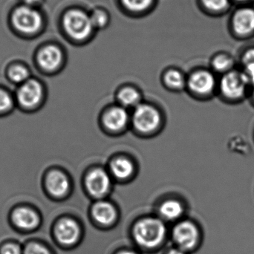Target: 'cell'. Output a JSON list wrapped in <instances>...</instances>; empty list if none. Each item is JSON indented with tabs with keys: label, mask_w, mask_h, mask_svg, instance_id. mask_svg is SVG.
<instances>
[{
	"label": "cell",
	"mask_w": 254,
	"mask_h": 254,
	"mask_svg": "<svg viewBox=\"0 0 254 254\" xmlns=\"http://www.w3.org/2000/svg\"><path fill=\"white\" fill-rule=\"evenodd\" d=\"M251 88L250 83L241 68H236L221 76L218 82L217 92L225 102L237 104L249 99Z\"/></svg>",
	"instance_id": "6da1fadb"
},
{
	"label": "cell",
	"mask_w": 254,
	"mask_h": 254,
	"mask_svg": "<svg viewBox=\"0 0 254 254\" xmlns=\"http://www.w3.org/2000/svg\"><path fill=\"white\" fill-rule=\"evenodd\" d=\"M9 223L14 231L28 234L40 229L43 222L41 213L30 204L16 205L9 212Z\"/></svg>",
	"instance_id": "7a4b0ae2"
},
{
	"label": "cell",
	"mask_w": 254,
	"mask_h": 254,
	"mask_svg": "<svg viewBox=\"0 0 254 254\" xmlns=\"http://www.w3.org/2000/svg\"><path fill=\"white\" fill-rule=\"evenodd\" d=\"M136 243L146 249L159 246L165 238L166 228L164 223L155 218H146L139 221L133 230Z\"/></svg>",
	"instance_id": "3957f363"
},
{
	"label": "cell",
	"mask_w": 254,
	"mask_h": 254,
	"mask_svg": "<svg viewBox=\"0 0 254 254\" xmlns=\"http://www.w3.org/2000/svg\"><path fill=\"white\" fill-rule=\"evenodd\" d=\"M44 87L40 80L31 78L18 86L15 101L21 110L32 111L38 109L44 99Z\"/></svg>",
	"instance_id": "277c9868"
},
{
	"label": "cell",
	"mask_w": 254,
	"mask_h": 254,
	"mask_svg": "<svg viewBox=\"0 0 254 254\" xmlns=\"http://www.w3.org/2000/svg\"><path fill=\"white\" fill-rule=\"evenodd\" d=\"M63 25L68 36L75 40L86 39L94 28L91 16L78 9L66 12L63 19Z\"/></svg>",
	"instance_id": "5b68a950"
},
{
	"label": "cell",
	"mask_w": 254,
	"mask_h": 254,
	"mask_svg": "<svg viewBox=\"0 0 254 254\" xmlns=\"http://www.w3.org/2000/svg\"><path fill=\"white\" fill-rule=\"evenodd\" d=\"M11 20L16 31L27 34L38 32L43 23L41 13L35 7L25 4L13 10Z\"/></svg>",
	"instance_id": "8992f818"
},
{
	"label": "cell",
	"mask_w": 254,
	"mask_h": 254,
	"mask_svg": "<svg viewBox=\"0 0 254 254\" xmlns=\"http://www.w3.org/2000/svg\"><path fill=\"white\" fill-rule=\"evenodd\" d=\"M53 235L55 240L64 246H71L80 237V227L71 218L59 219L54 226Z\"/></svg>",
	"instance_id": "52a82bcc"
},
{
	"label": "cell",
	"mask_w": 254,
	"mask_h": 254,
	"mask_svg": "<svg viewBox=\"0 0 254 254\" xmlns=\"http://www.w3.org/2000/svg\"><path fill=\"white\" fill-rule=\"evenodd\" d=\"M160 115L153 107L146 104H139L133 114V124L138 131L150 132L158 127Z\"/></svg>",
	"instance_id": "ba28073f"
},
{
	"label": "cell",
	"mask_w": 254,
	"mask_h": 254,
	"mask_svg": "<svg viewBox=\"0 0 254 254\" xmlns=\"http://www.w3.org/2000/svg\"><path fill=\"white\" fill-rule=\"evenodd\" d=\"M218 82L219 80L216 79L214 73L201 70L191 75L189 86L195 93L203 96H208L217 92Z\"/></svg>",
	"instance_id": "9c48e42d"
},
{
	"label": "cell",
	"mask_w": 254,
	"mask_h": 254,
	"mask_svg": "<svg viewBox=\"0 0 254 254\" xmlns=\"http://www.w3.org/2000/svg\"><path fill=\"white\" fill-rule=\"evenodd\" d=\"M173 238L182 250H190L198 243L199 233L198 228L191 222H181L175 227Z\"/></svg>",
	"instance_id": "30bf717a"
},
{
	"label": "cell",
	"mask_w": 254,
	"mask_h": 254,
	"mask_svg": "<svg viewBox=\"0 0 254 254\" xmlns=\"http://www.w3.org/2000/svg\"><path fill=\"white\" fill-rule=\"evenodd\" d=\"M62 51L55 45H48L42 48L36 57L39 68L46 71H53L62 64Z\"/></svg>",
	"instance_id": "8fae6325"
},
{
	"label": "cell",
	"mask_w": 254,
	"mask_h": 254,
	"mask_svg": "<svg viewBox=\"0 0 254 254\" xmlns=\"http://www.w3.org/2000/svg\"><path fill=\"white\" fill-rule=\"evenodd\" d=\"M88 191L95 197H101L107 193L111 185V179L102 169H95L90 172L86 179Z\"/></svg>",
	"instance_id": "7c38bea8"
},
{
	"label": "cell",
	"mask_w": 254,
	"mask_h": 254,
	"mask_svg": "<svg viewBox=\"0 0 254 254\" xmlns=\"http://www.w3.org/2000/svg\"><path fill=\"white\" fill-rule=\"evenodd\" d=\"M45 187L51 195L55 198H61L69 190L70 183L66 175L60 170H54L46 176Z\"/></svg>",
	"instance_id": "4fadbf2b"
},
{
	"label": "cell",
	"mask_w": 254,
	"mask_h": 254,
	"mask_svg": "<svg viewBox=\"0 0 254 254\" xmlns=\"http://www.w3.org/2000/svg\"><path fill=\"white\" fill-rule=\"evenodd\" d=\"M233 29L236 34L247 36L254 32V9L242 7L234 13L232 19Z\"/></svg>",
	"instance_id": "5bb4252c"
},
{
	"label": "cell",
	"mask_w": 254,
	"mask_h": 254,
	"mask_svg": "<svg viewBox=\"0 0 254 254\" xmlns=\"http://www.w3.org/2000/svg\"><path fill=\"white\" fill-rule=\"evenodd\" d=\"M116 210L113 204L107 201H99L94 205L92 215L97 222L102 225H110L116 218Z\"/></svg>",
	"instance_id": "9a60e30c"
},
{
	"label": "cell",
	"mask_w": 254,
	"mask_h": 254,
	"mask_svg": "<svg viewBox=\"0 0 254 254\" xmlns=\"http://www.w3.org/2000/svg\"><path fill=\"white\" fill-rule=\"evenodd\" d=\"M128 115L122 107H115L106 114L104 124L111 130H120L128 123Z\"/></svg>",
	"instance_id": "2e32d148"
},
{
	"label": "cell",
	"mask_w": 254,
	"mask_h": 254,
	"mask_svg": "<svg viewBox=\"0 0 254 254\" xmlns=\"http://www.w3.org/2000/svg\"><path fill=\"white\" fill-rule=\"evenodd\" d=\"M214 72L221 76L235 69V61L232 57L226 54H220L213 58L211 63Z\"/></svg>",
	"instance_id": "e0dca14e"
},
{
	"label": "cell",
	"mask_w": 254,
	"mask_h": 254,
	"mask_svg": "<svg viewBox=\"0 0 254 254\" xmlns=\"http://www.w3.org/2000/svg\"><path fill=\"white\" fill-rule=\"evenodd\" d=\"M7 78L10 83L18 86L31 79L30 70L22 64H15L7 70Z\"/></svg>",
	"instance_id": "ac0fdd59"
},
{
	"label": "cell",
	"mask_w": 254,
	"mask_h": 254,
	"mask_svg": "<svg viewBox=\"0 0 254 254\" xmlns=\"http://www.w3.org/2000/svg\"><path fill=\"white\" fill-rule=\"evenodd\" d=\"M111 171L118 179H125L132 174L134 167L129 160L125 158H119L112 163Z\"/></svg>",
	"instance_id": "d6986e66"
},
{
	"label": "cell",
	"mask_w": 254,
	"mask_h": 254,
	"mask_svg": "<svg viewBox=\"0 0 254 254\" xmlns=\"http://www.w3.org/2000/svg\"><path fill=\"white\" fill-rule=\"evenodd\" d=\"M183 207L179 201L176 200H168L161 204L160 213L164 219L175 220L182 216Z\"/></svg>",
	"instance_id": "ffe728a7"
},
{
	"label": "cell",
	"mask_w": 254,
	"mask_h": 254,
	"mask_svg": "<svg viewBox=\"0 0 254 254\" xmlns=\"http://www.w3.org/2000/svg\"><path fill=\"white\" fill-rule=\"evenodd\" d=\"M23 254H53L50 248L37 239L28 240L23 244Z\"/></svg>",
	"instance_id": "44dd1931"
},
{
	"label": "cell",
	"mask_w": 254,
	"mask_h": 254,
	"mask_svg": "<svg viewBox=\"0 0 254 254\" xmlns=\"http://www.w3.org/2000/svg\"><path fill=\"white\" fill-rule=\"evenodd\" d=\"M15 104L16 101L13 95L0 87V116L8 115L14 109Z\"/></svg>",
	"instance_id": "7402d4cb"
},
{
	"label": "cell",
	"mask_w": 254,
	"mask_h": 254,
	"mask_svg": "<svg viewBox=\"0 0 254 254\" xmlns=\"http://www.w3.org/2000/svg\"><path fill=\"white\" fill-rule=\"evenodd\" d=\"M119 101L125 107H136L140 104V96L138 92L131 88H126L120 92Z\"/></svg>",
	"instance_id": "603a6c76"
},
{
	"label": "cell",
	"mask_w": 254,
	"mask_h": 254,
	"mask_svg": "<svg viewBox=\"0 0 254 254\" xmlns=\"http://www.w3.org/2000/svg\"><path fill=\"white\" fill-rule=\"evenodd\" d=\"M0 254H23V245L16 240H6L0 244Z\"/></svg>",
	"instance_id": "cb8c5ba5"
},
{
	"label": "cell",
	"mask_w": 254,
	"mask_h": 254,
	"mask_svg": "<svg viewBox=\"0 0 254 254\" xmlns=\"http://www.w3.org/2000/svg\"><path fill=\"white\" fill-rule=\"evenodd\" d=\"M166 83L173 88H182L185 85V80L184 76L179 71L172 70L167 73L165 76Z\"/></svg>",
	"instance_id": "d4e9b609"
},
{
	"label": "cell",
	"mask_w": 254,
	"mask_h": 254,
	"mask_svg": "<svg viewBox=\"0 0 254 254\" xmlns=\"http://www.w3.org/2000/svg\"><path fill=\"white\" fill-rule=\"evenodd\" d=\"M124 5L134 11L145 10L152 4L153 0H122Z\"/></svg>",
	"instance_id": "484cf974"
},
{
	"label": "cell",
	"mask_w": 254,
	"mask_h": 254,
	"mask_svg": "<svg viewBox=\"0 0 254 254\" xmlns=\"http://www.w3.org/2000/svg\"><path fill=\"white\" fill-rule=\"evenodd\" d=\"M203 4L209 10L222 11L229 6V0H202Z\"/></svg>",
	"instance_id": "4316f807"
},
{
	"label": "cell",
	"mask_w": 254,
	"mask_h": 254,
	"mask_svg": "<svg viewBox=\"0 0 254 254\" xmlns=\"http://www.w3.org/2000/svg\"><path fill=\"white\" fill-rule=\"evenodd\" d=\"M90 16L94 28H103L108 22V16L104 10H95Z\"/></svg>",
	"instance_id": "83f0119b"
},
{
	"label": "cell",
	"mask_w": 254,
	"mask_h": 254,
	"mask_svg": "<svg viewBox=\"0 0 254 254\" xmlns=\"http://www.w3.org/2000/svg\"><path fill=\"white\" fill-rule=\"evenodd\" d=\"M242 67L254 65V48L248 49L241 58Z\"/></svg>",
	"instance_id": "f1b7e54d"
},
{
	"label": "cell",
	"mask_w": 254,
	"mask_h": 254,
	"mask_svg": "<svg viewBox=\"0 0 254 254\" xmlns=\"http://www.w3.org/2000/svg\"><path fill=\"white\" fill-rule=\"evenodd\" d=\"M25 5L30 6V7H35V6L38 5L41 0H23Z\"/></svg>",
	"instance_id": "f546056e"
},
{
	"label": "cell",
	"mask_w": 254,
	"mask_h": 254,
	"mask_svg": "<svg viewBox=\"0 0 254 254\" xmlns=\"http://www.w3.org/2000/svg\"><path fill=\"white\" fill-rule=\"evenodd\" d=\"M249 100V101H250L251 104H252V106L254 107V86H252V89H251Z\"/></svg>",
	"instance_id": "4dcf8cb0"
},
{
	"label": "cell",
	"mask_w": 254,
	"mask_h": 254,
	"mask_svg": "<svg viewBox=\"0 0 254 254\" xmlns=\"http://www.w3.org/2000/svg\"><path fill=\"white\" fill-rule=\"evenodd\" d=\"M168 254H185V253L180 249H173V250L170 251Z\"/></svg>",
	"instance_id": "1f68e13d"
},
{
	"label": "cell",
	"mask_w": 254,
	"mask_h": 254,
	"mask_svg": "<svg viewBox=\"0 0 254 254\" xmlns=\"http://www.w3.org/2000/svg\"><path fill=\"white\" fill-rule=\"evenodd\" d=\"M118 254H136L132 252H128V251H125V252H120Z\"/></svg>",
	"instance_id": "d6a6232c"
},
{
	"label": "cell",
	"mask_w": 254,
	"mask_h": 254,
	"mask_svg": "<svg viewBox=\"0 0 254 254\" xmlns=\"http://www.w3.org/2000/svg\"><path fill=\"white\" fill-rule=\"evenodd\" d=\"M236 1H240V2H246V1H250V0H236Z\"/></svg>",
	"instance_id": "836d02e7"
}]
</instances>
